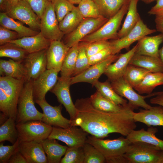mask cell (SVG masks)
<instances>
[{
    "label": "cell",
    "instance_id": "cell-48",
    "mask_svg": "<svg viewBox=\"0 0 163 163\" xmlns=\"http://www.w3.org/2000/svg\"><path fill=\"white\" fill-rule=\"evenodd\" d=\"M20 38L16 32L0 26V45Z\"/></svg>",
    "mask_w": 163,
    "mask_h": 163
},
{
    "label": "cell",
    "instance_id": "cell-56",
    "mask_svg": "<svg viewBox=\"0 0 163 163\" xmlns=\"http://www.w3.org/2000/svg\"><path fill=\"white\" fill-rule=\"evenodd\" d=\"M9 6V9L12 6L16 5L21 0H8Z\"/></svg>",
    "mask_w": 163,
    "mask_h": 163
},
{
    "label": "cell",
    "instance_id": "cell-9",
    "mask_svg": "<svg viewBox=\"0 0 163 163\" xmlns=\"http://www.w3.org/2000/svg\"><path fill=\"white\" fill-rule=\"evenodd\" d=\"M111 85L115 92L121 97H124L129 101V103L136 109L141 107L145 109L151 108L152 106L148 104L145 99L155 96L158 92H154L143 96L137 93L134 88L123 77L110 82Z\"/></svg>",
    "mask_w": 163,
    "mask_h": 163
},
{
    "label": "cell",
    "instance_id": "cell-62",
    "mask_svg": "<svg viewBox=\"0 0 163 163\" xmlns=\"http://www.w3.org/2000/svg\"><path fill=\"white\" fill-rule=\"evenodd\" d=\"M86 0H81V1Z\"/></svg>",
    "mask_w": 163,
    "mask_h": 163
},
{
    "label": "cell",
    "instance_id": "cell-46",
    "mask_svg": "<svg viewBox=\"0 0 163 163\" xmlns=\"http://www.w3.org/2000/svg\"><path fill=\"white\" fill-rule=\"evenodd\" d=\"M85 43L86 52L88 57L110 46V41L108 40H98L91 43Z\"/></svg>",
    "mask_w": 163,
    "mask_h": 163
},
{
    "label": "cell",
    "instance_id": "cell-18",
    "mask_svg": "<svg viewBox=\"0 0 163 163\" xmlns=\"http://www.w3.org/2000/svg\"><path fill=\"white\" fill-rule=\"evenodd\" d=\"M59 72L54 69H46L36 79L33 80V95L34 101L45 99L46 94L57 82Z\"/></svg>",
    "mask_w": 163,
    "mask_h": 163
},
{
    "label": "cell",
    "instance_id": "cell-58",
    "mask_svg": "<svg viewBox=\"0 0 163 163\" xmlns=\"http://www.w3.org/2000/svg\"><path fill=\"white\" fill-rule=\"evenodd\" d=\"M73 4H78L81 0H67Z\"/></svg>",
    "mask_w": 163,
    "mask_h": 163
},
{
    "label": "cell",
    "instance_id": "cell-37",
    "mask_svg": "<svg viewBox=\"0 0 163 163\" xmlns=\"http://www.w3.org/2000/svg\"><path fill=\"white\" fill-rule=\"evenodd\" d=\"M18 138L15 120L9 118L0 127V142L7 141L12 144Z\"/></svg>",
    "mask_w": 163,
    "mask_h": 163
},
{
    "label": "cell",
    "instance_id": "cell-60",
    "mask_svg": "<svg viewBox=\"0 0 163 163\" xmlns=\"http://www.w3.org/2000/svg\"><path fill=\"white\" fill-rule=\"evenodd\" d=\"M144 2L146 4L150 3L154 1H156L157 0H140Z\"/></svg>",
    "mask_w": 163,
    "mask_h": 163
},
{
    "label": "cell",
    "instance_id": "cell-10",
    "mask_svg": "<svg viewBox=\"0 0 163 163\" xmlns=\"http://www.w3.org/2000/svg\"><path fill=\"white\" fill-rule=\"evenodd\" d=\"M108 19L103 16L84 18L74 30L68 34L64 43L69 48L78 44L84 37L97 30Z\"/></svg>",
    "mask_w": 163,
    "mask_h": 163
},
{
    "label": "cell",
    "instance_id": "cell-6",
    "mask_svg": "<svg viewBox=\"0 0 163 163\" xmlns=\"http://www.w3.org/2000/svg\"><path fill=\"white\" fill-rule=\"evenodd\" d=\"M163 151L153 145L138 141L131 142L123 156L127 163H157Z\"/></svg>",
    "mask_w": 163,
    "mask_h": 163
},
{
    "label": "cell",
    "instance_id": "cell-57",
    "mask_svg": "<svg viewBox=\"0 0 163 163\" xmlns=\"http://www.w3.org/2000/svg\"><path fill=\"white\" fill-rule=\"evenodd\" d=\"M162 33L163 34V33ZM159 53L160 57L163 63V46L159 50Z\"/></svg>",
    "mask_w": 163,
    "mask_h": 163
},
{
    "label": "cell",
    "instance_id": "cell-25",
    "mask_svg": "<svg viewBox=\"0 0 163 163\" xmlns=\"http://www.w3.org/2000/svg\"><path fill=\"white\" fill-rule=\"evenodd\" d=\"M157 128L149 127L146 130L144 128L139 130H134L130 133L126 138L131 142L140 141L153 145L163 150V140L155 135L157 132Z\"/></svg>",
    "mask_w": 163,
    "mask_h": 163
},
{
    "label": "cell",
    "instance_id": "cell-19",
    "mask_svg": "<svg viewBox=\"0 0 163 163\" xmlns=\"http://www.w3.org/2000/svg\"><path fill=\"white\" fill-rule=\"evenodd\" d=\"M69 48L61 40L51 41L46 50L47 69H54L60 72Z\"/></svg>",
    "mask_w": 163,
    "mask_h": 163
},
{
    "label": "cell",
    "instance_id": "cell-17",
    "mask_svg": "<svg viewBox=\"0 0 163 163\" xmlns=\"http://www.w3.org/2000/svg\"><path fill=\"white\" fill-rule=\"evenodd\" d=\"M70 78L58 77L57 82L50 91L56 95L58 101L64 106L70 116V120L72 121L76 117L77 109L70 94Z\"/></svg>",
    "mask_w": 163,
    "mask_h": 163
},
{
    "label": "cell",
    "instance_id": "cell-26",
    "mask_svg": "<svg viewBox=\"0 0 163 163\" xmlns=\"http://www.w3.org/2000/svg\"><path fill=\"white\" fill-rule=\"evenodd\" d=\"M0 75L1 76L26 81V72L22 62L13 59H0Z\"/></svg>",
    "mask_w": 163,
    "mask_h": 163
},
{
    "label": "cell",
    "instance_id": "cell-32",
    "mask_svg": "<svg viewBox=\"0 0 163 163\" xmlns=\"http://www.w3.org/2000/svg\"><path fill=\"white\" fill-rule=\"evenodd\" d=\"M110 82L108 80L103 82L98 81L93 86L103 96L113 103L123 106L127 104L128 103L127 101L115 92Z\"/></svg>",
    "mask_w": 163,
    "mask_h": 163
},
{
    "label": "cell",
    "instance_id": "cell-59",
    "mask_svg": "<svg viewBox=\"0 0 163 163\" xmlns=\"http://www.w3.org/2000/svg\"><path fill=\"white\" fill-rule=\"evenodd\" d=\"M157 163H163V151L158 159Z\"/></svg>",
    "mask_w": 163,
    "mask_h": 163
},
{
    "label": "cell",
    "instance_id": "cell-51",
    "mask_svg": "<svg viewBox=\"0 0 163 163\" xmlns=\"http://www.w3.org/2000/svg\"><path fill=\"white\" fill-rule=\"evenodd\" d=\"M8 163H27V162L18 149L11 157L8 161Z\"/></svg>",
    "mask_w": 163,
    "mask_h": 163
},
{
    "label": "cell",
    "instance_id": "cell-47",
    "mask_svg": "<svg viewBox=\"0 0 163 163\" xmlns=\"http://www.w3.org/2000/svg\"><path fill=\"white\" fill-rule=\"evenodd\" d=\"M30 5L40 19L46 8L50 2L49 0H24Z\"/></svg>",
    "mask_w": 163,
    "mask_h": 163
},
{
    "label": "cell",
    "instance_id": "cell-54",
    "mask_svg": "<svg viewBox=\"0 0 163 163\" xmlns=\"http://www.w3.org/2000/svg\"><path fill=\"white\" fill-rule=\"evenodd\" d=\"M156 30L157 31L163 33V20L155 22Z\"/></svg>",
    "mask_w": 163,
    "mask_h": 163
},
{
    "label": "cell",
    "instance_id": "cell-4",
    "mask_svg": "<svg viewBox=\"0 0 163 163\" xmlns=\"http://www.w3.org/2000/svg\"><path fill=\"white\" fill-rule=\"evenodd\" d=\"M130 0H125L121 8L114 16L94 32L84 37L80 41L89 43L101 40L118 39L117 30L125 14Z\"/></svg>",
    "mask_w": 163,
    "mask_h": 163
},
{
    "label": "cell",
    "instance_id": "cell-29",
    "mask_svg": "<svg viewBox=\"0 0 163 163\" xmlns=\"http://www.w3.org/2000/svg\"><path fill=\"white\" fill-rule=\"evenodd\" d=\"M21 22L15 20L5 12L0 13V25L16 32L20 38L36 35L40 32L26 27Z\"/></svg>",
    "mask_w": 163,
    "mask_h": 163
},
{
    "label": "cell",
    "instance_id": "cell-45",
    "mask_svg": "<svg viewBox=\"0 0 163 163\" xmlns=\"http://www.w3.org/2000/svg\"><path fill=\"white\" fill-rule=\"evenodd\" d=\"M20 141L19 139L11 145H4L3 143L0 144V163H8L11 157L19 149Z\"/></svg>",
    "mask_w": 163,
    "mask_h": 163
},
{
    "label": "cell",
    "instance_id": "cell-2",
    "mask_svg": "<svg viewBox=\"0 0 163 163\" xmlns=\"http://www.w3.org/2000/svg\"><path fill=\"white\" fill-rule=\"evenodd\" d=\"M25 81L0 76V110L8 118L16 120L18 101Z\"/></svg>",
    "mask_w": 163,
    "mask_h": 163
},
{
    "label": "cell",
    "instance_id": "cell-7",
    "mask_svg": "<svg viewBox=\"0 0 163 163\" xmlns=\"http://www.w3.org/2000/svg\"><path fill=\"white\" fill-rule=\"evenodd\" d=\"M20 142H35L41 143L47 139L52 126L41 120H30L16 124Z\"/></svg>",
    "mask_w": 163,
    "mask_h": 163
},
{
    "label": "cell",
    "instance_id": "cell-43",
    "mask_svg": "<svg viewBox=\"0 0 163 163\" xmlns=\"http://www.w3.org/2000/svg\"><path fill=\"white\" fill-rule=\"evenodd\" d=\"M84 157L83 147H68L60 163H84Z\"/></svg>",
    "mask_w": 163,
    "mask_h": 163
},
{
    "label": "cell",
    "instance_id": "cell-53",
    "mask_svg": "<svg viewBox=\"0 0 163 163\" xmlns=\"http://www.w3.org/2000/svg\"><path fill=\"white\" fill-rule=\"evenodd\" d=\"M0 8L1 12H6L9 8L8 0H0Z\"/></svg>",
    "mask_w": 163,
    "mask_h": 163
},
{
    "label": "cell",
    "instance_id": "cell-61",
    "mask_svg": "<svg viewBox=\"0 0 163 163\" xmlns=\"http://www.w3.org/2000/svg\"><path fill=\"white\" fill-rule=\"evenodd\" d=\"M51 2H53L54 0H49Z\"/></svg>",
    "mask_w": 163,
    "mask_h": 163
},
{
    "label": "cell",
    "instance_id": "cell-35",
    "mask_svg": "<svg viewBox=\"0 0 163 163\" xmlns=\"http://www.w3.org/2000/svg\"><path fill=\"white\" fill-rule=\"evenodd\" d=\"M78 44L70 48L67 52L60 71V77L64 78L71 77L78 54Z\"/></svg>",
    "mask_w": 163,
    "mask_h": 163
},
{
    "label": "cell",
    "instance_id": "cell-41",
    "mask_svg": "<svg viewBox=\"0 0 163 163\" xmlns=\"http://www.w3.org/2000/svg\"><path fill=\"white\" fill-rule=\"evenodd\" d=\"M83 148L85 157L84 163H104L105 162L104 156L94 146L85 142Z\"/></svg>",
    "mask_w": 163,
    "mask_h": 163
},
{
    "label": "cell",
    "instance_id": "cell-21",
    "mask_svg": "<svg viewBox=\"0 0 163 163\" xmlns=\"http://www.w3.org/2000/svg\"><path fill=\"white\" fill-rule=\"evenodd\" d=\"M19 150L27 163H48L41 144L35 142H20Z\"/></svg>",
    "mask_w": 163,
    "mask_h": 163
},
{
    "label": "cell",
    "instance_id": "cell-20",
    "mask_svg": "<svg viewBox=\"0 0 163 163\" xmlns=\"http://www.w3.org/2000/svg\"><path fill=\"white\" fill-rule=\"evenodd\" d=\"M9 43L31 53L46 49L50 44L51 40L45 38L40 32L36 35L24 37Z\"/></svg>",
    "mask_w": 163,
    "mask_h": 163
},
{
    "label": "cell",
    "instance_id": "cell-50",
    "mask_svg": "<svg viewBox=\"0 0 163 163\" xmlns=\"http://www.w3.org/2000/svg\"><path fill=\"white\" fill-rule=\"evenodd\" d=\"M155 5L148 12L151 15L155 16V22L163 20V0H157Z\"/></svg>",
    "mask_w": 163,
    "mask_h": 163
},
{
    "label": "cell",
    "instance_id": "cell-22",
    "mask_svg": "<svg viewBox=\"0 0 163 163\" xmlns=\"http://www.w3.org/2000/svg\"><path fill=\"white\" fill-rule=\"evenodd\" d=\"M137 47L136 44L127 52L120 54L115 62L108 66L104 74L110 82L123 76L131 59L135 53Z\"/></svg>",
    "mask_w": 163,
    "mask_h": 163
},
{
    "label": "cell",
    "instance_id": "cell-49",
    "mask_svg": "<svg viewBox=\"0 0 163 163\" xmlns=\"http://www.w3.org/2000/svg\"><path fill=\"white\" fill-rule=\"evenodd\" d=\"M113 55L112 49L110 46L109 47L88 57L89 64L91 66L99 63Z\"/></svg>",
    "mask_w": 163,
    "mask_h": 163
},
{
    "label": "cell",
    "instance_id": "cell-8",
    "mask_svg": "<svg viewBox=\"0 0 163 163\" xmlns=\"http://www.w3.org/2000/svg\"><path fill=\"white\" fill-rule=\"evenodd\" d=\"M88 134L82 128L76 126H71L67 128L53 126L47 138L62 141L69 147H83Z\"/></svg>",
    "mask_w": 163,
    "mask_h": 163
},
{
    "label": "cell",
    "instance_id": "cell-42",
    "mask_svg": "<svg viewBox=\"0 0 163 163\" xmlns=\"http://www.w3.org/2000/svg\"><path fill=\"white\" fill-rule=\"evenodd\" d=\"M78 7L84 18H97L102 16L98 6L93 0L81 1Z\"/></svg>",
    "mask_w": 163,
    "mask_h": 163
},
{
    "label": "cell",
    "instance_id": "cell-44",
    "mask_svg": "<svg viewBox=\"0 0 163 163\" xmlns=\"http://www.w3.org/2000/svg\"><path fill=\"white\" fill-rule=\"evenodd\" d=\"M52 3L59 22L75 7L74 4L67 0H54Z\"/></svg>",
    "mask_w": 163,
    "mask_h": 163
},
{
    "label": "cell",
    "instance_id": "cell-3",
    "mask_svg": "<svg viewBox=\"0 0 163 163\" xmlns=\"http://www.w3.org/2000/svg\"><path fill=\"white\" fill-rule=\"evenodd\" d=\"M33 80H26L20 93L17 105L16 124L30 120L41 121L43 113L38 111L34 104Z\"/></svg>",
    "mask_w": 163,
    "mask_h": 163
},
{
    "label": "cell",
    "instance_id": "cell-55",
    "mask_svg": "<svg viewBox=\"0 0 163 163\" xmlns=\"http://www.w3.org/2000/svg\"><path fill=\"white\" fill-rule=\"evenodd\" d=\"M9 118L4 114L3 113H0V124L4 123Z\"/></svg>",
    "mask_w": 163,
    "mask_h": 163
},
{
    "label": "cell",
    "instance_id": "cell-14",
    "mask_svg": "<svg viewBox=\"0 0 163 163\" xmlns=\"http://www.w3.org/2000/svg\"><path fill=\"white\" fill-rule=\"evenodd\" d=\"M118 53L113 55L104 60L92 65L79 75L70 78L71 85L79 82H87L94 86L104 74L108 66L118 58Z\"/></svg>",
    "mask_w": 163,
    "mask_h": 163
},
{
    "label": "cell",
    "instance_id": "cell-36",
    "mask_svg": "<svg viewBox=\"0 0 163 163\" xmlns=\"http://www.w3.org/2000/svg\"><path fill=\"white\" fill-rule=\"evenodd\" d=\"M99 9L101 15L108 19L116 14L125 0H93Z\"/></svg>",
    "mask_w": 163,
    "mask_h": 163
},
{
    "label": "cell",
    "instance_id": "cell-52",
    "mask_svg": "<svg viewBox=\"0 0 163 163\" xmlns=\"http://www.w3.org/2000/svg\"><path fill=\"white\" fill-rule=\"evenodd\" d=\"M152 104H157L163 107V91L158 92L157 95L150 100Z\"/></svg>",
    "mask_w": 163,
    "mask_h": 163
},
{
    "label": "cell",
    "instance_id": "cell-1",
    "mask_svg": "<svg viewBox=\"0 0 163 163\" xmlns=\"http://www.w3.org/2000/svg\"><path fill=\"white\" fill-rule=\"evenodd\" d=\"M75 105L77 114L71 126H79L96 137L103 139L114 133L126 136L137 127L133 115L136 108L129 102L123 109L115 112L97 109L89 97L77 99Z\"/></svg>",
    "mask_w": 163,
    "mask_h": 163
},
{
    "label": "cell",
    "instance_id": "cell-38",
    "mask_svg": "<svg viewBox=\"0 0 163 163\" xmlns=\"http://www.w3.org/2000/svg\"><path fill=\"white\" fill-rule=\"evenodd\" d=\"M149 72L148 70L143 68L129 64L123 77L134 88L139 84L145 75Z\"/></svg>",
    "mask_w": 163,
    "mask_h": 163
},
{
    "label": "cell",
    "instance_id": "cell-30",
    "mask_svg": "<svg viewBox=\"0 0 163 163\" xmlns=\"http://www.w3.org/2000/svg\"><path fill=\"white\" fill-rule=\"evenodd\" d=\"M139 0H130L127 15L121 29L118 32V38L127 35L136 26L140 18L137 5Z\"/></svg>",
    "mask_w": 163,
    "mask_h": 163
},
{
    "label": "cell",
    "instance_id": "cell-33",
    "mask_svg": "<svg viewBox=\"0 0 163 163\" xmlns=\"http://www.w3.org/2000/svg\"><path fill=\"white\" fill-rule=\"evenodd\" d=\"M84 18L78 7L75 6L59 22L60 29L64 34H68L74 30Z\"/></svg>",
    "mask_w": 163,
    "mask_h": 163
},
{
    "label": "cell",
    "instance_id": "cell-15",
    "mask_svg": "<svg viewBox=\"0 0 163 163\" xmlns=\"http://www.w3.org/2000/svg\"><path fill=\"white\" fill-rule=\"evenodd\" d=\"M43 111L44 114L41 121L46 124L56 127L67 128L71 126V121L64 117L62 114V104L58 106L50 105L44 99L36 100Z\"/></svg>",
    "mask_w": 163,
    "mask_h": 163
},
{
    "label": "cell",
    "instance_id": "cell-23",
    "mask_svg": "<svg viewBox=\"0 0 163 163\" xmlns=\"http://www.w3.org/2000/svg\"><path fill=\"white\" fill-rule=\"evenodd\" d=\"M134 119L136 122L151 126H163V107H152L149 109H140L138 112L133 113Z\"/></svg>",
    "mask_w": 163,
    "mask_h": 163
},
{
    "label": "cell",
    "instance_id": "cell-31",
    "mask_svg": "<svg viewBox=\"0 0 163 163\" xmlns=\"http://www.w3.org/2000/svg\"><path fill=\"white\" fill-rule=\"evenodd\" d=\"M163 85V72H149L134 88L139 94H149L155 87Z\"/></svg>",
    "mask_w": 163,
    "mask_h": 163
},
{
    "label": "cell",
    "instance_id": "cell-16",
    "mask_svg": "<svg viewBox=\"0 0 163 163\" xmlns=\"http://www.w3.org/2000/svg\"><path fill=\"white\" fill-rule=\"evenodd\" d=\"M46 50L29 53L23 61L26 80L36 79L47 69Z\"/></svg>",
    "mask_w": 163,
    "mask_h": 163
},
{
    "label": "cell",
    "instance_id": "cell-11",
    "mask_svg": "<svg viewBox=\"0 0 163 163\" xmlns=\"http://www.w3.org/2000/svg\"><path fill=\"white\" fill-rule=\"evenodd\" d=\"M156 29L149 28L141 18L134 28L124 37L114 39L110 42L113 55L118 54L123 49L128 50L130 45L143 37L156 31Z\"/></svg>",
    "mask_w": 163,
    "mask_h": 163
},
{
    "label": "cell",
    "instance_id": "cell-13",
    "mask_svg": "<svg viewBox=\"0 0 163 163\" xmlns=\"http://www.w3.org/2000/svg\"><path fill=\"white\" fill-rule=\"evenodd\" d=\"M6 13L11 18L25 24L32 29L40 31V19L25 1L21 0Z\"/></svg>",
    "mask_w": 163,
    "mask_h": 163
},
{
    "label": "cell",
    "instance_id": "cell-24",
    "mask_svg": "<svg viewBox=\"0 0 163 163\" xmlns=\"http://www.w3.org/2000/svg\"><path fill=\"white\" fill-rule=\"evenodd\" d=\"M163 42V34L153 36H145L138 41L135 54L160 58L159 46Z\"/></svg>",
    "mask_w": 163,
    "mask_h": 163
},
{
    "label": "cell",
    "instance_id": "cell-39",
    "mask_svg": "<svg viewBox=\"0 0 163 163\" xmlns=\"http://www.w3.org/2000/svg\"><path fill=\"white\" fill-rule=\"evenodd\" d=\"M29 53L15 44L8 43L0 46V57L22 62Z\"/></svg>",
    "mask_w": 163,
    "mask_h": 163
},
{
    "label": "cell",
    "instance_id": "cell-34",
    "mask_svg": "<svg viewBox=\"0 0 163 163\" xmlns=\"http://www.w3.org/2000/svg\"><path fill=\"white\" fill-rule=\"evenodd\" d=\"M89 98L94 107L106 112L119 111L124 108L128 104L125 106L116 104L105 98L97 91L91 95Z\"/></svg>",
    "mask_w": 163,
    "mask_h": 163
},
{
    "label": "cell",
    "instance_id": "cell-27",
    "mask_svg": "<svg viewBox=\"0 0 163 163\" xmlns=\"http://www.w3.org/2000/svg\"><path fill=\"white\" fill-rule=\"evenodd\" d=\"M46 155L48 163H59L68 147L59 144L54 139H46L41 143Z\"/></svg>",
    "mask_w": 163,
    "mask_h": 163
},
{
    "label": "cell",
    "instance_id": "cell-5",
    "mask_svg": "<svg viewBox=\"0 0 163 163\" xmlns=\"http://www.w3.org/2000/svg\"><path fill=\"white\" fill-rule=\"evenodd\" d=\"M86 142L94 146L103 155L105 162L123 156L131 143L126 137L122 136L113 139H104L94 136H88Z\"/></svg>",
    "mask_w": 163,
    "mask_h": 163
},
{
    "label": "cell",
    "instance_id": "cell-12",
    "mask_svg": "<svg viewBox=\"0 0 163 163\" xmlns=\"http://www.w3.org/2000/svg\"><path fill=\"white\" fill-rule=\"evenodd\" d=\"M53 3L50 2L40 19V31L46 38L61 40L64 34L60 30Z\"/></svg>",
    "mask_w": 163,
    "mask_h": 163
},
{
    "label": "cell",
    "instance_id": "cell-28",
    "mask_svg": "<svg viewBox=\"0 0 163 163\" xmlns=\"http://www.w3.org/2000/svg\"><path fill=\"white\" fill-rule=\"evenodd\" d=\"M129 64L143 68L151 72H163V63L160 58L135 53Z\"/></svg>",
    "mask_w": 163,
    "mask_h": 163
},
{
    "label": "cell",
    "instance_id": "cell-40",
    "mask_svg": "<svg viewBox=\"0 0 163 163\" xmlns=\"http://www.w3.org/2000/svg\"><path fill=\"white\" fill-rule=\"evenodd\" d=\"M91 65L86 51L85 43L78 44V53L75 67L71 77L77 76L88 69Z\"/></svg>",
    "mask_w": 163,
    "mask_h": 163
}]
</instances>
